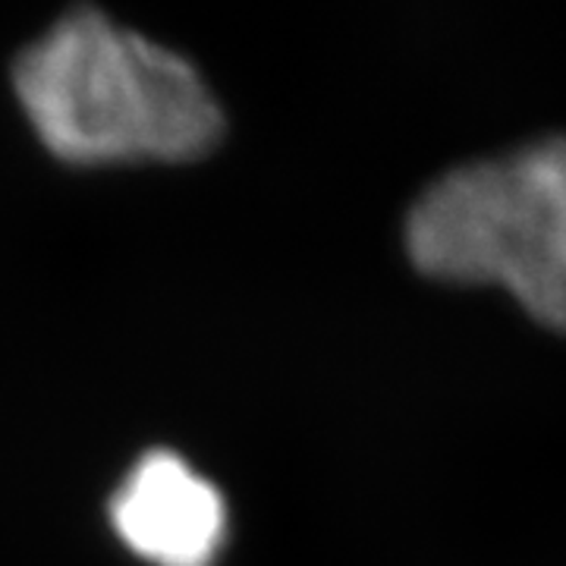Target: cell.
<instances>
[{"mask_svg": "<svg viewBox=\"0 0 566 566\" xmlns=\"http://www.w3.org/2000/svg\"><path fill=\"white\" fill-rule=\"evenodd\" d=\"M406 245L424 274L501 283L566 334V139L450 170L412 208Z\"/></svg>", "mask_w": 566, "mask_h": 566, "instance_id": "obj_2", "label": "cell"}, {"mask_svg": "<svg viewBox=\"0 0 566 566\" xmlns=\"http://www.w3.org/2000/svg\"><path fill=\"white\" fill-rule=\"evenodd\" d=\"M104 513L123 551L145 566H218L230 538L221 488L167 447L126 465Z\"/></svg>", "mask_w": 566, "mask_h": 566, "instance_id": "obj_3", "label": "cell"}, {"mask_svg": "<svg viewBox=\"0 0 566 566\" xmlns=\"http://www.w3.org/2000/svg\"><path fill=\"white\" fill-rule=\"evenodd\" d=\"M10 85L41 148L70 167L192 164L227 133L192 61L95 7L66 10L29 41Z\"/></svg>", "mask_w": 566, "mask_h": 566, "instance_id": "obj_1", "label": "cell"}]
</instances>
